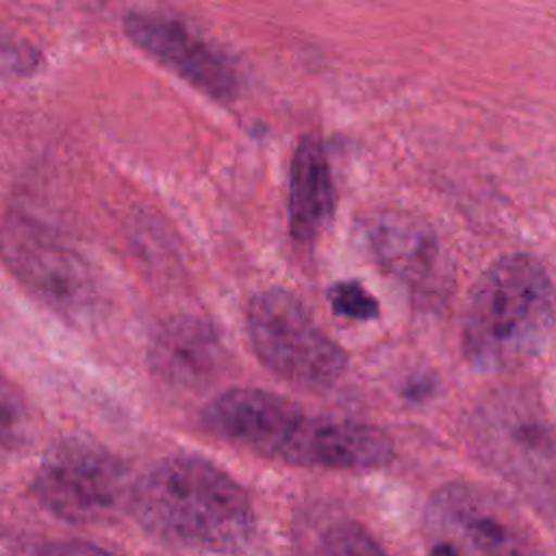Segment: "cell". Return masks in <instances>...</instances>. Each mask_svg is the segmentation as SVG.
I'll use <instances>...</instances> for the list:
<instances>
[{
	"label": "cell",
	"instance_id": "6da1fadb",
	"mask_svg": "<svg viewBox=\"0 0 556 556\" xmlns=\"http://www.w3.org/2000/svg\"><path fill=\"white\" fill-rule=\"evenodd\" d=\"M206 432L237 447L300 467L371 471L395 456L378 426L306 413L295 402L254 387L217 393L200 413Z\"/></svg>",
	"mask_w": 556,
	"mask_h": 556
},
{
	"label": "cell",
	"instance_id": "7a4b0ae2",
	"mask_svg": "<svg viewBox=\"0 0 556 556\" xmlns=\"http://www.w3.org/2000/svg\"><path fill=\"white\" fill-rule=\"evenodd\" d=\"M128 513L154 541L202 552H241L254 536L248 491L202 456L176 454L132 480Z\"/></svg>",
	"mask_w": 556,
	"mask_h": 556
},
{
	"label": "cell",
	"instance_id": "3957f363",
	"mask_svg": "<svg viewBox=\"0 0 556 556\" xmlns=\"http://www.w3.org/2000/svg\"><path fill=\"white\" fill-rule=\"evenodd\" d=\"M554 287L532 254H506L473 282L463 313V356L478 374H502L536 358L552 341Z\"/></svg>",
	"mask_w": 556,
	"mask_h": 556
},
{
	"label": "cell",
	"instance_id": "277c9868",
	"mask_svg": "<svg viewBox=\"0 0 556 556\" xmlns=\"http://www.w3.org/2000/svg\"><path fill=\"white\" fill-rule=\"evenodd\" d=\"M476 454L517 486L523 497L554 519V430L541 395L506 387L486 395L469 421Z\"/></svg>",
	"mask_w": 556,
	"mask_h": 556
},
{
	"label": "cell",
	"instance_id": "5b68a950",
	"mask_svg": "<svg viewBox=\"0 0 556 556\" xmlns=\"http://www.w3.org/2000/svg\"><path fill=\"white\" fill-rule=\"evenodd\" d=\"M245 328L254 354L289 384L328 389L348 369V356L341 345L285 289L274 287L256 293L245 308Z\"/></svg>",
	"mask_w": 556,
	"mask_h": 556
},
{
	"label": "cell",
	"instance_id": "8992f818",
	"mask_svg": "<svg viewBox=\"0 0 556 556\" xmlns=\"http://www.w3.org/2000/svg\"><path fill=\"white\" fill-rule=\"evenodd\" d=\"M132 478L128 467L102 445L70 437L41 458L33 495L52 517L76 523H109L130 504Z\"/></svg>",
	"mask_w": 556,
	"mask_h": 556
},
{
	"label": "cell",
	"instance_id": "52a82bcc",
	"mask_svg": "<svg viewBox=\"0 0 556 556\" xmlns=\"http://www.w3.org/2000/svg\"><path fill=\"white\" fill-rule=\"evenodd\" d=\"M0 256L22 287L56 315L72 321L96 315L100 291L89 265L46 224L9 211L0 224Z\"/></svg>",
	"mask_w": 556,
	"mask_h": 556
},
{
	"label": "cell",
	"instance_id": "ba28073f",
	"mask_svg": "<svg viewBox=\"0 0 556 556\" xmlns=\"http://www.w3.org/2000/svg\"><path fill=\"white\" fill-rule=\"evenodd\" d=\"M432 554H530L536 539L521 513L500 493L476 482L437 489L424 510Z\"/></svg>",
	"mask_w": 556,
	"mask_h": 556
},
{
	"label": "cell",
	"instance_id": "9c48e42d",
	"mask_svg": "<svg viewBox=\"0 0 556 556\" xmlns=\"http://www.w3.org/2000/svg\"><path fill=\"white\" fill-rule=\"evenodd\" d=\"M124 30L135 46L213 100L230 102L239 93L235 67L187 24L159 13H128Z\"/></svg>",
	"mask_w": 556,
	"mask_h": 556
},
{
	"label": "cell",
	"instance_id": "30bf717a",
	"mask_svg": "<svg viewBox=\"0 0 556 556\" xmlns=\"http://www.w3.org/2000/svg\"><path fill=\"white\" fill-rule=\"evenodd\" d=\"M224 350L213 326L200 317H172L152 337L150 367L167 384L202 387L217 376Z\"/></svg>",
	"mask_w": 556,
	"mask_h": 556
},
{
	"label": "cell",
	"instance_id": "8fae6325",
	"mask_svg": "<svg viewBox=\"0 0 556 556\" xmlns=\"http://www.w3.org/2000/svg\"><path fill=\"white\" fill-rule=\"evenodd\" d=\"M369 243L376 258L413 291H434L441 256L428 226L406 215H380L369 226Z\"/></svg>",
	"mask_w": 556,
	"mask_h": 556
},
{
	"label": "cell",
	"instance_id": "7c38bea8",
	"mask_svg": "<svg viewBox=\"0 0 556 556\" xmlns=\"http://www.w3.org/2000/svg\"><path fill=\"white\" fill-rule=\"evenodd\" d=\"M332 213V180L326 150L317 137H302L289 172V230L298 241H313Z\"/></svg>",
	"mask_w": 556,
	"mask_h": 556
},
{
	"label": "cell",
	"instance_id": "4fadbf2b",
	"mask_svg": "<svg viewBox=\"0 0 556 556\" xmlns=\"http://www.w3.org/2000/svg\"><path fill=\"white\" fill-rule=\"evenodd\" d=\"M33 413L20 389L0 376V447L15 450L30 441Z\"/></svg>",
	"mask_w": 556,
	"mask_h": 556
},
{
	"label": "cell",
	"instance_id": "5bb4252c",
	"mask_svg": "<svg viewBox=\"0 0 556 556\" xmlns=\"http://www.w3.org/2000/svg\"><path fill=\"white\" fill-rule=\"evenodd\" d=\"M313 552L324 554H380L382 545L361 526L343 519L326 523L313 539Z\"/></svg>",
	"mask_w": 556,
	"mask_h": 556
},
{
	"label": "cell",
	"instance_id": "9a60e30c",
	"mask_svg": "<svg viewBox=\"0 0 556 556\" xmlns=\"http://www.w3.org/2000/svg\"><path fill=\"white\" fill-rule=\"evenodd\" d=\"M328 302H330L334 315L348 317V319H358V321L376 319L378 311H380L376 298L354 280L334 282L328 289Z\"/></svg>",
	"mask_w": 556,
	"mask_h": 556
},
{
	"label": "cell",
	"instance_id": "2e32d148",
	"mask_svg": "<svg viewBox=\"0 0 556 556\" xmlns=\"http://www.w3.org/2000/svg\"><path fill=\"white\" fill-rule=\"evenodd\" d=\"M41 65V52L24 39L0 30V76L24 78L37 72Z\"/></svg>",
	"mask_w": 556,
	"mask_h": 556
},
{
	"label": "cell",
	"instance_id": "e0dca14e",
	"mask_svg": "<svg viewBox=\"0 0 556 556\" xmlns=\"http://www.w3.org/2000/svg\"><path fill=\"white\" fill-rule=\"evenodd\" d=\"M432 391H434V378H430V376L417 378L404 387V397L406 400H424V397L432 395Z\"/></svg>",
	"mask_w": 556,
	"mask_h": 556
}]
</instances>
